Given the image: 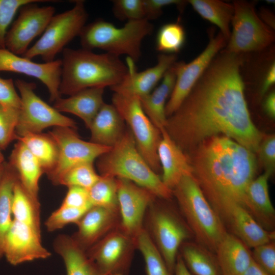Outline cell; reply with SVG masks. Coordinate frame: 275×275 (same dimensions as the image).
Here are the masks:
<instances>
[{
  "label": "cell",
  "mask_w": 275,
  "mask_h": 275,
  "mask_svg": "<svg viewBox=\"0 0 275 275\" xmlns=\"http://www.w3.org/2000/svg\"><path fill=\"white\" fill-rule=\"evenodd\" d=\"M243 63L241 54L221 50L167 118L166 131L185 154L204 140L220 135L257 153L264 134L250 114L240 74Z\"/></svg>",
  "instance_id": "6da1fadb"
},
{
  "label": "cell",
  "mask_w": 275,
  "mask_h": 275,
  "mask_svg": "<svg viewBox=\"0 0 275 275\" xmlns=\"http://www.w3.org/2000/svg\"><path fill=\"white\" fill-rule=\"evenodd\" d=\"M186 154L193 177L225 226L235 207L246 210V191L257 172L256 154L220 135L204 140Z\"/></svg>",
  "instance_id": "7a4b0ae2"
},
{
  "label": "cell",
  "mask_w": 275,
  "mask_h": 275,
  "mask_svg": "<svg viewBox=\"0 0 275 275\" xmlns=\"http://www.w3.org/2000/svg\"><path fill=\"white\" fill-rule=\"evenodd\" d=\"M61 61V95L71 96L90 88H111L121 82L128 71L119 57L84 48H65Z\"/></svg>",
  "instance_id": "3957f363"
},
{
  "label": "cell",
  "mask_w": 275,
  "mask_h": 275,
  "mask_svg": "<svg viewBox=\"0 0 275 275\" xmlns=\"http://www.w3.org/2000/svg\"><path fill=\"white\" fill-rule=\"evenodd\" d=\"M97 166L101 176L128 180L159 199L170 200L173 197L172 191L139 151L130 130H125L119 141L98 158Z\"/></svg>",
  "instance_id": "277c9868"
},
{
  "label": "cell",
  "mask_w": 275,
  "mask_h": 275,
  "mask_svg": "<svg viewBox=\"0 0 275 275\" xmlns=\"http://www.w3.org/2000/svg\"><path fill=\"white\" fill-rule=\"evenodd\" d=\"M172 191L197 243L215 254L228 231L195 178L183 176Z\"/></svg>",
  "instance_id": "5b68a950"
},
{
  "label": "cell",
  "mask_w": 275,
  "mask_h": 275,
  "mask_svg": "<svg viewBox=\"0 0 275 275\" xmlns=\"http://www.w3.org/2000/svg\"><path fill=\"white\" fill-rule=\"evenodd\" d=\"M153 30L152 24L146 19L127 21L121 28L98 20L85 25L79 37L82 48H98L118 57L125 54L134 62L141 56L143 40Z\"/></svg>",
  "instance_id": "8992f818"
},
{
  "label": "cell",
  "mask_w": 275,
  "mask_h": 275,
  "mask_svg": "<svg viewBox=\"0 0 275 275\" xmlns=\"http://www.w3.org/2000/svg\"><path fill=\"white\" fill-rule=\"evenodd\" d=\"M156 199L147 210L143 227L174 274L180 247L193 235L185 221L173 208Z\"/></svg>",
  "instance_id": "52a82bcc"
},
{
  "label": "cell",
  "mask_w": 275,
  "mask_h": 275,
  "mask_svg": "<svg viewBox=\"0 0 275 275\" xmlns=\"http://www.w3.org/2000/svg\"><path fill=\"white\" fill-rule=\"evenodd\" d=\"M88 14L84 1H75L72 8L54 15L39 40L22 57L32 60L40 56L45 62L55 60L56 56L85 26Z\"/></svg>",
  "instance_id": "ba28073f"
},
{
  "label": "cell",
  "mask_w": 275,
  "mask_h": 275,
  "mask_svg": "<svg viewBox=\"0 0 275 275\" xmlns=\"http://www.w3.org/2000/svg\"><path fill=\"white\" fill-rule=\"evenodd\" d=\"M112 101L129 126L139 151L151 168L159 175L161 170L157 149L161 133L145 114L140 98L114 92Z\"/></svg>",
  "instance_id": "9c48e42d"
},
{
  "label": "cell",
  "mask_w": 275,
  "mask_h": 275,
  "mask_svg": "<svg viewBox=\"0 0 275 275\" xmlns=\"http://www.w3.org/2000/svg\"><path fill=\"white\" fill-rule=\"evenodd\" d=\"M233 5L234 14L231 22L232 31L225 51L242 55L261 51L274 42L273 30L257 14L253 2L235 1Z\"/></svg>",
  "instance_id": "30bf717a"
},
{
  "label": "cell",
  "mask_w": 275,
  "mask_h": 275,
  "mask_svg": "<svg viewBox=\"0 0 275 275\" xmlns=\"http://www.w3.org/2000/svg\"><path fill=\"white\" fill-rule=\"evenodd\" d=\"M15 85L21 99L16 127L17 136L26 133H41L51 126L76 129V123L73 119L62 114L36 94L35 83L17 79Z\"/></svg>",
  "instance_id": "8fae6325"
},
{
  "label": "cell",
  "mask_w": 275,
  "mask_h": 275,
  "mask_svg": "<svg viewBox=\"0 0 275 275\" xmlns=\"http://www.w3.org/2000/svg\"><path fill=\"white\" fill-rule=\"evenodd\" d=\"M75 129L68 127H54L48 133L58 148L56 164L47 174L54 185H58L60 178L73 167L84 162H93L112 148L82 140Z\"/></svg>",
  "instance_id": "7c38bea8"
},
{
  "label": "cell",
  "mask_w": 275,
  "mask_h": 275,
  "mask_svg": "<svg viewBox=\"0 0 275 275\" xmlns=\"http://www.w3.org/2000/svg\"><path fill=\"white\" fill-rule=\"evenodd\" d=\"M135 249L136 238L126 233L120 226L86 253L105 275H127Z\"/></svg>",
  "instance_id": "4fadbf2b"
},
{
  "label": "cell",
  "mask_w": 275,
  "mask_h": 275,
  "mask_svg": "<svg viewBox=\"0 0 275 275\" xmlns=\"http://www.w3.org/2000/svg\"><path fill=\"white\" fill-rule=\"evenodd\" d=\"M228 41L221 32L214 35L211 30L207 46L197 58L188 63L176 62L175 83L165 108L167 118L178 108L212 60L226 46Z\"/></svg>",
  "instance_id": "5bb4252c"
},
{
  "label": "cell",
  "mask_w": 275,
  "mask_h": 275,
  "mask_svg": "<svg viewBox=\"0 0 275 275\" xmlns=\"http://www.w3.org/2000/svg\"><path fill=\"white\" fill-rule=\"evenodd\" d=\"M55 11L53 7H40L35 3L23 6L19 9L18 16L7 31L6 49L22 56L32 41L43 33Z\"/></svg>",
  "instance_id": "9a60e30c"
},
{
  "label": "cell",
  "mask_w": 275,
  "mask_h": 275,
  "mask_svg": "<svg viewBox=\"0 0 275 275\" xmlns=\"http://www.w3.org/2000/svg\"><path fill=\"white\" fill-rule=\"evenodd\" d=\"M120 227L136 238L144 228L147 210L157 198L148 189L125 179L116 178Z\"/></svg>",
  "instance_id": "2e32d148"
},
{
  "label": "cell",
  "mask_w": 275,
  "mask_h": 275,
  "mask_svg": "<svg viewBox=\"0 0 275 275\" xmlns=\"http://www.w3.org/2000/svg\"><path fill=\"white\" fill-rule=\"evenodd\" d=\"M2 71L21 73L39 80L47 88L50 102H54L61 97L59 92L61 59L38 63L15 54L6 48H0V72Z\"/></svg>",
  "instance_id": "e0dca14e"
},
{
  "label": "cell",
  "mask_w": 275,
  "mask_h": 275,
  "mask_svg": "<svg viewBox=\"0 0 275 275\" xmlns=\"http://www.w3.org/2000/svg\"><path fill=\"white\" fill-rule=\"evenodd\" d=\"M51 253L41 242V234L13 219L4 244V256L13 265L49 258Z\"/></svg>",
  "instance_id": "ac0fdd59"
},
{
  "label": "cell",
  "mask_w": 275,
  "mask_h": 275,
  "mask_svg": "<svg viewBox=\"0 0 275 275\" xmlns=\"http://www.w3.org/2000/svg\"><path fill=\"white\" fill-rule=\"evenodd\" d=\"M176 60L175 54L161 53L157 57L156 65L138 72L134 62L128 58L126 74L120 84L111 88V89L115 93L139 98L145 96L156 88L157 84Z\"/></svg>",
  "instance_id": "d6986e66"
},
{
  "label": "cell",
  "mask_w": 275,
  "mask_h": 275,
  "mask_svg": "<svg viewBox=\"0 0 275 275\" xmlns=\"http://www.w3.org/2000/svg\"><path fill=\"white\" fill-rule=\"evenodd\" d=\"M120 223L119 209L93 206L77 223V230L71 237L86 251Z\"/></svg>",
  "instance_id": "ffe728a7"
},
{
  "label": "cell",
  "mask_w": 275,
  "mask_h": 275,
  "mask_svg": "<svg viewBox=\"0 0 275 275\" xmlns=\"http://www.w3.org/2000/svg\"><path fill=\"white\" fill-rule=\"evenodd\" d=\"M161 139L157 155L161 170V179L171 190L185 176H193V169L187 155L174 142L165 128L161 130Z\"/></svg>",
  "instance_id": "44dd1931"
},
{
  "label": "cell",
  "mask_w": 275,
  "mask_h": 275,
  "mask_svg": "<svg viewBox=\"0 0 275 275\" xmlns=\"http://www.w3.org/2000/svg\"><path fill=\"white\" fill-rule=\"evenodd\" d=\"M271 175L264 171L250 183L246 191V210L263 228L269 231H273L275 222V210L268 188Z\"/></svg>",
  "instance_id": "7402d4cb"
},
{
  "label": "cell",
  "mask_w": 275,
  "mask_h": 275,
  "mask_svg": "<svg viewBox=\"0 0 275 275\" xmlns=\"http://www.w3.org/2000/svg\"><path fill=\"white\" fill-rule=\"evenodd\" d=\"M214 254L221 275H241L253 261L249 248L229 232L218 244Z\"/></svg>",
  "instance_id": "603a6c76"
},
{
  "label": "cell",
  "mask_w": 275,
  "mask_h": 275,
  "mask_svg": "<svg viewBox=\"0 0 275 275\" xmlns=\"http://www.w3.org/2000/svg\"><path fill=\"white\" fill-rule=\"evenodd\" d=\"M103 88H90L79 91L68 98L60 97L53 107L58 112L73 114L80 118L89 128L100 108L104 103Z\"/></svg>",
  "instance_id": "cb8c5ba5"
},
{
  "label": "cell",
  "mask_w": 275,
  "mask_h": 275,
  "mask_svg": "<svg viewBox=\"0 0 275 275\" xmlns=\"http://www.w3.org/2000/svg\"><path fill=\"white\" fill-rule=\"evenodd\" d=\"M228 231L238 237L249 248L274 240V231L263 228L243 207L238 206L231 211L226 224Z\"/></svg>",
  "instance_id": "d4e9b609"
},
{
  "label": "cell",
  "mask_w": 275,
  "mask_h": 275,
  "mask_svg": "<svg viewBox=\"0 0 275 275\" xmlns=\"http://www.w3.org/2000/svg\"><path fill=\"white\" fill-rule=\"evenodd\" d=\"M124 122L112 104L104 103L95 116L89 128L91 131L90 142L112 147L125 131Z\"/></svg>",
  "instance_id": "484cf974"
},
{
  "label": "cell",
  "mask_w": 275,
  "mask_h": 275,
  "mask_svg": "<svg viewBox=\"0 0 275 275\" xmlns=\"http://www.w3.org/2000/svg\"><path fill=\"white\" fill-rule=\"evenodd\" d=\"M8 163L15 170L19 181L28 193L39 202V183L44 172L37 159L20 141L15 144Z\"/></svg>",
  "instance_id": "4316f807"
},
{
  "label": "cell",
  "mask_w": 275,
  "mask_h": 275,
  "mask_svg": "<svg viewBox=\"0 0 275 275\" xmlns=\"http://www.w3.org/2000/svg\"><path fill=\"white\" fill-rule=\"evenodd\" d=\"M53 245L64 262L67 275H105L71 236L59 235Z\"/></svg>",
  "instance_id": "83f0119b"
},
{
  "label": "cell",
  "mask_w": 275,
  "mask_h": 275,
  "mask_svg": "<svg viewBox=\"0 0 275 275\" xmlns=\"http://www.w3.org/2000/svg\"><path fill=\"white\" fill-rule=\"evenodd\" d=\"M176 62L168 70L157 87L148 95L140 98L145 114L160 130L165 127L167 122L165 108L175 83Z\"/></svg>",
  "instance_id": "f1b7e54d"
},
{
  "label": "cell",
  "mask_w": 275,
  "mask_h": 275,
  "mask_svg": "<svg viewBox=\"0 0 275 275\" xmlns=\"http://www.w3.org/2000/svg\"><path fill=\"white\" fill-rule=\"evenodd\" d=\"M180 255L194 275H221L215 254L198 243L186 241L180 247Z\"/></svg>",
  "instance_id": "f546056e"
},
{
  "label": "cell",
  "mask_w": 275,
  "mask_h": 275,
  "mask_svg": "<svg viewBox=\"0 0 275 275\" xmlns=\"http://www.w3.org/2000/svg\"><path fill=\"white\" fill-rule=\"evenodd\" d=\"M37 159L47 175L54 168L58 156L57 145L52 137L42 133H26L17 136Z\"/></svg>",
  "instance_id": "4dcf8cb0"
},
{
  "label": "cell",
  "mask_w": 275,
  "mask_h": 275,
  "mask_svg": "<svg viewBox=\"0 0 275 275\" xmlns=\"http://www.w3.org/2000/svg\"><path fill=\"white\" fill-rule=\"evenodd\" d=\"M187 3L202 17L216 25L228 41L234 14L233 4L219 0H189Z\"/></svg>",
  "instance_id": "1f68e13d"
},
{
  "label": "cell",
  "mask_w": 275,
  "mask_h": 275,
  "mask_svg": "<svg viewBox=\"0 0 275 275\" xmlns=\"http://www.w3.org/2000/svg\"><path fill=\"white\" fill-rule=\"evenodd\" d=\"M18 178L13 168L8 162H5L0 181V259L4 256L5 239L13 221V191Z\"/></svg>",
  "instance_id": "d6a6232c"
},
{
  "label": "cell",
  "mask_w": 275,
  "mask_h": 275,
  "mask_svg": "<svg viewBox=\"0 0 275 275\" xmlns=\"http://www.w3.org/2000/svg\"><path fill=\"white\" fill-rule=\"evenodd\" d=\"M40 208V202L30 196L18 178L13 191V219L30 226L41 234Z\"/></svg>",
  "instance_id": "836d02e7"
},
{
  "label": "cell",
  "mask_w": 275,
  "mask_h": 275,
  "mask_svg": "<svg viewBox=\"0 0 275 275\" xmlns=\"http://www.w3.org/2000/svg\"><path fill=\"white\" fill-rule=\"evenodd\" d=\"M136 242L144 260L146 275H174L144 228L136 236Z\"/></svg>",
  "instance_id": "e575fe53"
},
{
  "label": "cell",
  "mask_w": 275,
  "mask_h": 275,
  "mask_svg": "<svg viewBox=\"0 0 275 275\" xmlns=\"http://www.w3.org/2000/svg\"><path fill=\"white\" fill-rule=\"evenodd\" d=\"M93 206L119 209L117 179L108 176H101L88 189Z\"/></svg>",
  "instance_id": "d590c367"
},
{
  "label": "cell",
  "mask_w": 275,
  "mask_h": 275,
  "mask_svg": "<svg viewBox=\"0 0 275 275\" xmlns=\"http://www.w3.org/2000/svg\"><path fill=\"white\" fill-rule=\"evenodd\" d=\"M185 38L184 29L179 22L166 23L157 32L156 49L162 53L175 54L183 47Z\"/></svg>",
  "instance_id": "8d00e7d4"
},
{
  "label": "cell",
  "mask_w": 275,
  "mask_h": 275,
  "mask_svg": "<svg viewBox=\"0 0 275 275\" xmlns=\"http://www.w3.org/2000/svg\"><path fill=\"white\" fill-rule=\"evenodd\" d=\"M94 167L93 162H87L76 165L60 178L58 185L68 187L77 186L89 189L100 178Z\"/></svg>",
  "instance_id": "74e56055"
},
{
  "label": "cell",
  "mask_w": 275,
  "mask_h": 275,
  "mask_svg": "<svg viewBox=\"0 0 275 275\" xmlns=\"http://www.w3.org/2000/svg\"><path fill=\"white\" fill-rule=\"evenodd\" d=\"M89 209L61 206L46 219L45 223L46 228L48 231L53 232L69 224H77Z\"/></svg>",
  "instance_id": "f35d334b"
},
{
  "label": "cell",
  "mask_w": 275,
  "mask_h": 275,
  "mask_svg": "<svg viewBox=\"0 0 275 275\" xmlns=\"http://www.w3.org/2000/svg\"><path fill=\"white\" fill-rule=\"evenodd\" d=\"M46 0H0V48H5V38L8 28L16 12L24 5Z\"/></svg>",
  "instance_id": "ab89813d"
},
{
  "label": "cell",
  "mask_w": 275,
  "mask_h": 275,
  "mask_svg": "<svg viewBox=\"0 0 275 275\" xmlns=\"http://www.w3.org/2000/svg\"><path fill=\"white\" fill-rule=\"evenodd\" d=\"M19 110L9 108L0 104V149L5 150L16 140V127Z\"/></svg>",
  "instance_id": "60d3db41"
},
{
  "label": "cell",
  "mask_w": 275,
  "mask_h": 275,
  "mask_svg": "<svg viewBox=\"0 0 275 275\" xmlns=\"http://www.w3.org/2000/svg\"><path fill=\"white\" fill-rule=\"evenodd\" d=\"M112 3L113 14L120 20L146 19L144 0H115Z\"/></svg>",
  "instance_id": "b9f144b4"
},
{
  "label": "cell",
  "mask_w": 275,
  "mask_h": 275,
  "mask_svg": "<svg viewBox=\"0 0 275 275\" xmlns=\"http://www.w3.org/2000/svg\"><path fill=\"white\" fill-rule=\"evenodd\" d=\"M253 260L268 275H275L274 241L257 246L251 252Z\"/></svg>",
  "instance_id": "7bdbcfd3"
},
{
  "label": "cell",
  "mask_w": 275,
  "mask_h": 275,
  "mask_svg": "<svg viewBox=\"0 0 275 275\" xmlns=\"http://www.w3.org/2000/svg\"><path fill=\"white\" fill-rule=\"evenodd\" d=\"M256 153L264 171L272 174L275 170L274 134H264Z\"/></svg>",
  "instance_id": "ee69618b"
},
{
  "label": "cell",
  "mask_w": 275,
  "mask_h": 275,
  "mask_svg": "<svg viewBox=\"0 0 275 275\" xmlns=\"http://www.w3.org/2000/svg\"><path fill=\"white\" fill-rule=\"evenodd\" d=\"M15 87L12 78L0 77V104L7 108L19 110L21 99Z\"/></svg>",
  "instance_id": "f6af8a7d"
},
{
  "label": "cell",
  "mask_w": 275,
  "mask_h": 275,
  "mask_svg": "<svg viewBox=\"0 0 275 275\" xmlns=\"http://www.w3.org/2000/svg\"><path fill=\"white\" fill-rule=\"evenodd\" d=\"M61 206L86 209H90L93 206L88 190L77 186L68 187V191Z\"/></svg>",
  "instance_id": "bcb514c9"
},
{
  "label": "cell",
  "mask_w": 275,
  "mask_h": 275,
  "mask_svg": "<svg viewBox=\"0 0 275 275\" xmlns=\"http://www.w3.org/2000/svg\"><path fill=\"white\" fill-rule=\"evenodd\" d=\"M145 17L149 21L158 18L162 14L163 9L168 6L176 5L182 9L187 1L180 0H144Z\"/></svg>",
  "instance_id": "7dc6e473"
},
{
  "label": "cell",
  "mask_w": 275,
  "mask_h": 275,
  "mask_svg": "<svg viewBox=\"0 0 275 275\" xmlns=\"http://www.w3.org/2000/svg\"><path fill=\"white\" fill-rule=\"evenodd\" d=\"M275 82V64L274 62L269 66L263 79L260 94L262 96L268 91Z\"/></svg>",
  "instance_id": "c3c4849f"
},
{
  "label": "cell",
  "mask_w": 275,
  "mask_h": 275,
  "mask_svg": "<svg viewBox=\"0 0 275 275\" xmlns=\"http://www.w3.org/2000/svg\"><path fill=\"white\" fill-rule=\"evenodd\" d=\"M265 114L271 119L275 118V92L272 91L265 98L263 104Z\"/></svg>",
  "instance_id": "681fc988"
},
{
  "label": "cell",
  "mask_w": 275,
  "mask_h": 275,
  "mask_svg": "<svg viewBox=\"0 0 275 275\" xmlns=\"http://www.w3.org/2000/svg\"><path fill=\"white\" fill-rule=\"evenodd\" d=\"M174 275H193L186 267L179 254L177 258Z\"/></svg>",
  "instance_id": "f907efd6"
},
{
  "label": "cell",
  "mask_w": 275,
  "mask_h": 275,
  "mask_svg": "<svg viewBox=\"0 0 275 275\" xmlns=\"http://www.w3.org/2000/svg\"><path fill=\"white\" fill-rule=\"evenodd\" d=\"M259 16L264 23L272 30H274V19L270 12L265 9L262 10Z\"/></svg>",
  "instance_id": "816d5d0a"
},
{
  "label": "cell",
  "mask_w": 275,
  "mask_h": 275,
  "mask_svg": "<svg viewBox=\"0 0 275 275\" xmlns=\"http://www.w3.org/2000/svg\"><path fill=\"white\" fill-rule=\"evenodd\" d=\"M241 275H268L253 260L250 266Z\"/></svg>",
  "instance_id": "f5cc1de1"
},
{
  "label": "cell",
  "mask_w": 275,
  "mask_h": 275,
  "mask_svg": "<svg viewBox=\"0 0 275 275\" xmlns=\"http://www.w3.org/2000/svg\"><path fill=\"white\" fill-rule=\"evenodd\" d=\"M5 162L4 163H3L0 164V181H1L2 175V173H3V170H4V163H5Z\"/></svg>",
  "instance_id": "db71d44e"
},
{
  "label": "cell",
  "mask_w": 275,
  "mask_h": 275,
  "mask_svg": "<svg viewBox=\"0 0 275 275\" xmlns=\"http://www.w3.org/2000/svg\"><path fill=\"white\" fill-rule=\"evenodd\" d=\"M1 150H2L0 149V164L3 163L5 162L4 156L2 153Z\"/></svg>",
  "instance_id": "11a10c76"
},
{
  "label": "cell",
  "mask_w": 275,
  "mask_h": 275,
  "mask_svg": "<svg viewBox=\"0 0 275 275\" xmlns=\"http://www.w3.org/2000/svg\"><path fill=\"white\" fill-rule=\"evenodd\" d=\"M266 2L268 3H271V4H273V3H274V1H266Z\"/></svg>",
  "instance_id": "9f6ffc18"
}]
</instances>
